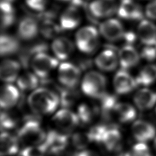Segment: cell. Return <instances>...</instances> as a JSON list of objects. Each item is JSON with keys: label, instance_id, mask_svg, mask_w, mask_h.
Returning a JSON list of instances; mask_svg holds the SVG:
<instances>
[{"label": "cell", "instance_id": "1", "mask_svg": "<svg viewBox=\"0 0 156 156\" xmlns=\"http://www.w3.org/2000/svg\"><path fill=\"white\" fill-rule=\"evenodd\" d=\"M32 111L37 115H48L57 109L60 98L57 94L48 88H38L34 90L28 98Z\"/></svg>", "mask_w": 156, "mask_h": 156}, {"label": "cell", "instance_id": "2", "mask_svg": "<svg viewBox=\"0 0 156 156\" xmlns=\"http://www.w3.org/2000/svg\"><path fill=\"white\" fill-rule=\"evenodd\" d=\"M47 133L35 115L27 116L17 133V138L25 147L41 146L46 139Z\"/></svg>", "mask_w": 156, "mask_h": 156}, {"label": "cell", "instance_id": "3", "mask_svg": "<svg viewBox=\"0 0 156 156\" xmlns=\"http://www.w3.org/2000/svg\"><path fill=\"white\" fill-rule=\"evenodd\" d=\"M106 78L98 72H87L82 80L83 92L90 98L101 99L106 94Z\"/></svg>", "mask_w": 156, "mask_h": 156}, {"label": "cell", "instance_id": "4", "mask_svg": "<svg viewBox=\"0 0 156 156\" xmlns=\"http://www.w3.org/2000/svg\"><path fill=\"white\" fill-rule=\"evenodd\" d=\"M99 43L98 32L94 26L80 28L76 34V44L80 51L85 54L94 52Z\"/></svg>", "mask_w": 156, "mask_h": 156}, {"label": "cell", "instance_id": "5", "mask_svg": "<svg viewBox=\"0 0 156 156\" xmlns=\"http://www.w3.org/2000/svg\"><path fill=\"white\" fill-rule=\"evenodd\" d=\"M31 68L39 78H45L58 65V59L44 52H39L31 59Z\"/></svg>", "mask_w": 156, "mask_h": 156}, {"label": "cell", "instance_id": "6", "mask_svg": "<svg viewBox=\"0 0 156 156\" xmlns=\"http://www.w3.org/2000/svg\"><path fill=\"white\" fill-rule=\"evenodd\" d=\"M52 122L58 131L64 133L73 131L80 124L77 114L66 108L56 113Z\"/></svg>", "mask_w": 156, "mask_h": 156}, {"label": "cell", "instance_id": "7", "mask_svg": "<svg viewBox=\"0 0 156 156\" xmlns=\"http://www.w3.org/2000/svg\"><path fill=\"white\" fill-rule=\"evenodd\" d=\"M68 144V136L58 131H50L47 133L45 141L41 146L47 153L52 155L62 154Z\"/></svg>", "mask_w": 156, "mask_h": 156}, {"label": "cell", "instance_id": "8", "mask_svg": "<svg viewBox=\"0 0 156 156\" xmlns=\"http://www.w3.org/2000/svg\"><path fill=\"white\" fill-rule=\"evenodd\" d=\"M58 79L62 85L68 89H74L80 79L79 67L71 63H63L60 65L58 71Z\"/></svg>", "mask_w": 156, "mask_h": 156}, {"label": "cell", "instance_id": "9", "mask_svg": "<svg viewBox=\"0 0 156 156\" xmlns=\"http://www.w3.org/2000/svg\"><path fill=\"white\" fill-rule=\"evenodd\" d=\"M131 132L136 140L141 143H147L156 137V128L151 122L147 120H138L134 121Z\"/></svg>", "mask_w": 156, "mask_h": 156}, {"label": "cell", "instance_id": "10", "mask_svg": "<svg viewBox=\"0 0 156 156\" xmlns=\"http://www.w3.org/2000/svg\"><path fill=\"white\" fill-rule=\"evenodd\" d=\"M99 31L105 39L117 41L124 38L125 32L122 24L116 19H109L101 23Z\"/></svg>", "mask_w": 156, "mask_h": 156}, {"label": "cell", "instance_id": "11", "mask_svg": "<svg viewBox=\"0 0 156 156\" xmlns=\"http://www.w3.org/2000/svg\"><path fill=\"white\" fill-rule=\"evenodd\" d=\"M117 0H93L89 10L94 17L102 19L109 17L118 11Z\"/></svg>", "mask_w": 156, "mask_h": 156}, {"label": "cell", "instance_id": "12", "mask_svg": "<svg viewBox=\"0 0 156 156\" xmlns=\"http://www.w3.org/2000/svg\"><path fill=\"white\" fill-rule=\"evenodd\" d=\"M138 86L136 79L125 69H120L115 74L114 79V87L118 94H127Z\"/></svg>", "mask_w": 156, "mask_h": 156}, {"label": "cell", "instance_id": "13", "mask_svg": "<svg viewBox=\"0 0 156 156\" xmlns=\"http://www.w3.org/2000/svg\"><path fill=\"white\" fill-rule=\"evenodd\" d=\"M122 136L119 128L114 124L109 125L102 139L101 144L110 152H118L122 148Z\"/></svg>", "mask_w": 156, "mask_h": 156}, {"label": "cell", "instance_id": "14", "mask_svg": "<svg viewBox=\"0 0 156 156\" xmlns=\"http://www.w3.org/2000/svg\"><path fill=\"white\" fill-rule=\"evenodd\" d=\"M117 12L120 17L126 20H140L143 17L141 6L134 0H121Z\"/></svg>", "mask_w": 156, "mask_h": 156}, {"label": "cell", "instance_id": "15", "mask_svg": "<svg viewBox=\"0 0 156 156\" xmlns=\"http://www.w3.org/2000/svg\"><path fill=\"white\" fill-rule=\"evenodd\" d=\"M82 15L76 5H72L64 10L60 17V28L64 30H71L80 25Z\"/></svg>", "mask_w": 156, "mask_h": 156}, {"label": "cell", "instance_id": "16", "mask_svg": "<svg viewBox=\"0 0 156 156\" xmlns=\"http://www.w3.org/2000/svg\"><path fill=\"white\" fill-rule=\"evenodd\" d=\"M39 26L34 17H24L20 21L17 28L19 37L24 41H30L35 38L39 32Z\"/></svg>", "mask_w": 156, "mask_h": 156}, {"label": "cell", "instance_id": "17", "mask_svg": "<svg viewBox=\"0 0 156 156\" xmlns=\"http://www.w3.org/2000/svg\"><path fill=\"white\" fill-rule=\"evenodd\" d=\"M20 99V90L15 86L6 84L0 87V107L9 109L18 103Z\"/></svg>", "mask_w": 156, "mask_h": 156}, {"label": "cell", "instance_id": "18", "mask_svg": "<svg viewBox=\"0 0 156 156\" xmlns=\"http://www.w3.org/2000/svg\"><path fill=\"white\" fill-rule=\"evenodd\" d=\"M21 65L17 61L5 59L0 62V80L10 83L17 80L20 76Z\"/></svg>", "mask_w": 156, "mask_h": 156}, {"label": "cell", "instance_id": "19", "mask_svg": "<svg viewBox=\"0 0 156 156\" xmlns=\"http://www.w3.org/2000/svg\"><path fill=\"white\" fill-rule=\"evenodd\" d=\"M135 105L141 111H148L156 105V91L148 88L139 90L133 96Z\"/></svg>", "mask_w": 156, "mask_h": 156}, {"label": "cell", "instance_id": "20", "mask_svg": "<svg viewBox=\"0 0 156 156\" xmlns=\"http://www.w3.org/2000/svg\"><path fill=\"white\" fill-rule=\"evenodd\" d=\"M95 63L98 68L105 72H112L119 64L118 55L114 50L105 49L99 54L95 58Z\"/></svg>", "mask_w": 156, "mask_h": 156}, {"label": "cell", "instance_id": "21", "mask_svg": "<svg viewBox=\"0 0 156 156\" xmlns=\"http://www.w3.org/2000/svg\"><path fill=\"white\" fill-rule=\"evenodd\" d=\"M138 37L145 46H156V26L149 20H142L138 27Z\"/></svg>", "mask_w": 156, "mask_h": 156}, {"label": "cell", "instance_id": "22", "mask_svg": "<svg viewBox=\"0 0 156 156\" xmlns=\"http://www.w3.org/2000/svg\"><path fill=\"white\" fill-rule=\"evenodd\" d=\"M140 57V54L131 45H125L118 52L119 64L125 70L135 67L139 63Z\"/></svg>", "mask_w": 156, "mask_h": 156}, {"label": "cell", "instance_id": "23", "mask_svg": "<svg viewBox=\"0 0 156 156\" xmlns=\"http://www.w3.org/2000/svg\"><path fill=\"white\" fill-rule=\"evenodd\" d=\"M74 44L71 40L66 37H58L54 40L52 50L58 60H66L74 52Z\"/></svg>", "mask_w": 156, "mask_h": 156}, {"label": "cell", "instance_id": "24", "mask_svg": "<svg viewBox=\"0 0 156 156\" xmlns=\"http://www.w3.org/2000/svg\"><path fill=\"white\" fill-rule=\"evenodd\" d=\"M20 141L17 137L4 131L0 133V156H12L19 152Z\"/></svg>", "mask_w": 156, "mask_h": 156}, {"label": "cell", "instance_id": "25", "mask_svg": "<svg viewBox=\"0 0 156 156\" xmlns=\"http://www.w3.org/2000/svg\"><path fill=\"white\" fill-rule=\"evenodd\" d=\"M113 117L120 123L132 122L137 117L136 109L131 104L118 102L114 110Z\"/></svg>", "mask_w": 156, "mask_h": 156}, {"label": "cell", "instance_id": "26", "mask_svg": "<svg viewBox=\"0 0 156 156\" xmlns=\"http://www.w3.org/2000/svg\"><path fill=\"white\" fill-rule=\"evenodd\" d=\"M20 123V115L9 109L0 110V130L7 131L17 127Z\"/></svg>", "mask_w": 156, "mask_h": 156}, {"label": "cell", "instance_id": "27", "mask_svg": "<svg viewBox=\"0 0 156 156\" xmlns=\"http://www.w3.org/2000/svg\"><path fill=\"white\" fill-rule=\"evenodd\" d=\"M20 49V43L14 37L9 34H0V56L15 53Z\"/></svg>", "mask_w": 156, "mask_h": 156}, {"label": "cell", "instance_id": "28", "mask_svg": "<svg viewBox=\"0 0 156 156\" xmlns=\"http://www.w3.org/2000/svg\"><path fill=\"white\" fill-rule=\"evenodd\" d=\"M138 85L148 87L156 82V66L150 64L142 68L136 78Z\"/></svg>", "mask_w": 156, "mask_h": 156}, {"label": "cell", "instance_id": "29", "mask_svg": "<svg viewBox=\"0 0 156 156\" xmlns=\"http://www.w3.org/2000/svg\"><path fill=\"white\" fill-rule=\"evenodd\" d=\"M39 77L34 73L28 72L20 75L17 80L19 89L26 91L35 90L39 85Z\"/></svg>", "mask_w": 156, "mask_h": 156}, {"label": "cell", "instance_id": "30", "mask_svg": "<svg viewBox=\"0 0 156 156\" xmlns=\"http://www.w3.org/2000/svg\"><path fill=\"white\" fill-rule=\"evenodd\" d=\"M100 113V109L98 107H91L87 104H81L78 107L77 115L80 123L87 125L92 122Z\"/></svg>", "mask_w": 156, "mask_h": 156}, {"label": "cell", "instance_id": "31", "mask_svg": "<svg viewBox=\"0 0 156 156\" xmlns=\"http://www.w3.org/2000/svg\"><path fill=\"white\" fill-rule=\"evenodd\" d=\"M15 10L11 4H0V29L9 28L15 21Z\"/></svg>", "mask_w": 156, "mask_h": 156}, {"label": "cell", "instance_id": "32", "mask_svg": "<svg viewBox=\"0 0 156 156\" xmlns=\"http://www.w3.org/2000/svg\"><path fill=\"white\" fill-rule=\"evenodd\" d=\"M91 142L88 132H76L72 136V143L77 149L84 150Z\"/></svg>", "mask_w": 156, "mask_h": 156}, {"label": "cell", "instance_id": "33", "mask_svg": "<svg viewBox=\"0 0 156 156\" xmlns=\"http://www.w3.org/2000/svg\"><path fill=\"white\" fill-rule=\"evenodd\" d=\"M125 156H153L150 148L146 143L138 142L125 153Z\"/></svg>", "mask_w": 156, "mask_h": 156}, {"label": "cell", "instance_id": "34", "mask_svg": "<svg viewBox=\"0 0 156 156\" xmlns=\"http://www.w3.org/2000/svg\"><path fill=\"white\" fill-rule=\"evenodd\" d=\"M60 98V103L65 107H69L73 105L77 99L76 94L69 90H62L58 95Z\"/></svg>", "mask_w": 156, "mask_h": 156}, {"label": "cell", "instance_id": "35", "mask_svg": "<svg viewBox=\"0 0 156 156\" xmlns=\"http://www.w3.org/2000/svg\"><path fill=\"white\" fill-rule=\"evenodd\" d=\"M46 151L42 146L25 147L20 153V156H45Z\"/></svg>", "mask_w": 156, "mask_h": 156}, {"label": "cell", "instance_id": "36", "mask_svg": "<svg viewBox=\"0 0 156 156\" xmlns=\"http://www.w3.org/2000/svg\"><path fill=\"white\" fill-rule=\"evenodd\" d=\"M25 2L30 9L37 12L44 11L48 5V0H25Z\"/></svg>", "mask_w": 156, "mask_h": 156}, {"label": "cell", "instance_id": "37", "mask_svg": "<svg viewBox=\"0 0 156 156\" xmlns=\"http://www.w3.org/2000/svg\"><path fill=\"white\" fill-rule=\"evenodd\" d=\"M141 56L148 61L156 59V46H145L141 52Z\"/></svg>", "mask_w": 156, "mask_h": 156}, {"label": "cell", "instance_id": "38", "mask_svg": "<svg viewBox=\"0 0 156 156\" xmlns=\"http://www.w3.org/2000/svg\"><path fill=\"white\" fill-rule=\"evenodd\" d=\"M145 13L147 17L151 20H156V0H153L147 5Z\"/></svg>", "mask_w": 156, "mask_h": 156}, {"label": "cell", "instance_id": "39", "mask_svg": "<svg viewBox=\"0 0 156 156\" xmlns=\"http://www.w3.org/2000/svg\"><path fill=\"white\" fill-rule=\"evenodd\" d=\"M73 156H99L98 153L90 150H81L79 152L74 153Z\"/></svg>", "mask_w": 156, "mask_h": 156}, {"label": "cell", "instance_id": "40", "mask_svg": "<svg viewBox=\"0 0 156 156\" xmlns=\"http://www.w3.org/2000/svg\"><path fill=\"white\" fill-rule=\"evenodd\" d=\"M13 0H0V4L2 3H9L12 4Z\"/></svg>", "mask_w": 156, "mask_h": 156}, {"label": "cell", "instance_id": "41", "mask_svg": "<svg viewBox=\"0 0 156 156\" xmlns=\"http://www.w3.org/2000/svg\"><path fill=\"white\" fill-rule=\"evenodd\" d=\"M154 148H155V150L156 151V137H155V138L154 139Z\"/></svg>", "mask_w": 156, "mask_h": 156}, {"label": "cell", "instance_id": "42", "mask_svg": "<svg viewBox=\"0 0 156 156\" xmlns=\"http://www.w3.org/2000/svg\"><path fill=\"white\" fill-rule=\"evenodd\" d=\"M59 1H63V2H68V1H69V0H59Z\"/></svg>", "mask_w": 156, "mask_h": 156}, {"label": "cell", "instance_id": "43", "mask_svg": "<svg viewBox=\"0 0 156 156\" xmlns=\"http://www.w3.org/2000/svg\"><path fill=\"white\" fill-rule=\"evenodd\" d=\"M115 156H122V155H115Z\"/></svg>", "mask_w": 156, "mask_h": 156}, {"label": "cell", "instance_id": "44", "mask_svg": "<svg viewBox=\"0 0 156 156\" xmlns=\"http://www.w3.org/2000/svg\"><path fill=\"white\" fill-rule=\"evenodd\" d=\"M155 113H156V107H155Z\"/></svg>", "mask_w": 156, "mask_h": 156}]
</instances>
